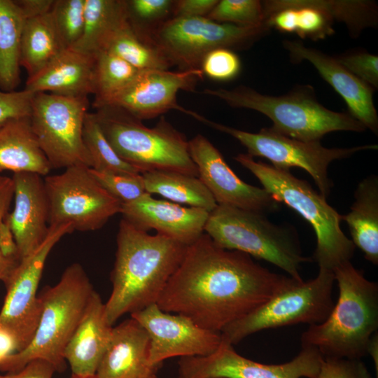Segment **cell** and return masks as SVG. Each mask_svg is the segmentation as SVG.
Returning a JSON list of instances; mask_svg holds the SVG:
<instances>
[{
	"mask_svg": "<svg viewBox=\"0 0 378 378\" xmlns=\"http://www.w3.org/2000/svg\"><path fill=\"white\" fill-rule=\"evenodd\" d=\"M293 278L271 272L250 255L218 246L204 233L184 256L160 296L163 311L220 332L285 287Z\"/></svg>",
	"mask_w": 378,
	"mask_h": 378,
	"instance_id": "cell-1",
	"label": "cell"
},
{
	"mask_svg": "<svg viewBox=\"0 0 378 378\" xmlns=\"http://www.w3.org/2000/svg\"><path fill=\"white\" fill-rule=\"evenodd\" d=\"M116 244L112 291L104 303L110 326L125 314L157 303L188 246L160 234H150L123 218Z\"/></svg>",
	"mask_w": 378,
	"mask_h": 378,
	"instance_id": "cell-2",
	"label": "cell"
},
{
	"mask_svg": "<svg viewBox=\"0 0 378 378\" xmlns=\"http://www.w3.org/2000/svg\"><path fill=\"white\" fill-rule=\"evenodd\" d=\"M339 295L327 318L309 326L302 347L316 349L323 358L360 360L378 328V284L351 261L333 270Z\"/></svg>",
	"mask_w": 378,
	"mask_h": 378,
	"instance_id": "cell-3",
	"label": "cell"
},
{
	"mask_svg": "<svg viewBox=\"0 0 378 378\" xmlns=\"http://www.w3.org/2000/svg\"><path fill=\"white\" fill-rule=\"evenodd\" d=\"M93 291L82 265L74 262L68 266L55 286H46L38 295L41 315L30 342L1 361L0 371L16 372L30 361L42 359L52 365L56 372H64V349Z\"/></svg>",
	"mask_w": 378,
	"mask_h": 378,
	"instance_id": "cell-4",
	"label": "cell"
},
{
	"mask_svg": "<svg viewBox=\"0 0 378 378\" xmlns=\"http://www.w3.org/2000/svg\"><path fill=\"white\" fill-rule=\"evenodd\" d=\"M202 93L233 108L256 111L272 120L270 127L276 132L303 141H320L326 134L336 131L366 130L349 113L336 112L320 104L309 85L295 88L281 96L263 94L242 85L231 90L205 89Z\"/></svg>",
	"mask_w": 378,
	"mask_h": 378,
	"instance_id": "cell-5",
	"label": "cell"
},
{
	"mask_svg": "<svg viewBox=\"0 0 378 378\" xmlns=\"http://www.w3.org/2000/svg\"><path fill=\"white\" fill-rule=\"evenodd\" d=\"M234 158L258 179L276 202L286 204L312 225L316 237L313 257L319 269L333 271L351 260L356 247L342 230L341 215L307 181L295 177L290 170L256 162L247 153Z\"/></svg>",
	"mask_w": 378,
	"mask_h": 378,
	"instance_id": "cell-6",
	"label": "cell"
},
{
	"mask_svg": "<svg viewBox=\"0 0 378 378\" xmlns=\"http://www.w3.org/2000/svg\"><path fill=\"white\" fill-rule=\"evenodd\" d=\"M94 112L106 139L125 162L141 174L172 171L198 177L188 141L164 116L153 127L120 108L103 106Z\"/></svg>",
	"mask_w": 378,
	"mask_h": 378,
	"instance_id": "cell-7",
	"label": "cell"
},
{
	"mask_svg": "<svg viewBox=\"0 0 378 378\" xmlns=\"http://www.w3.org/2000/svg\"><path fill=\"white\" fill-rule=\"evenodd\" d=\"M204 232L218 246L265 260L299 281L302 264L311 261L303 255L297 233L270 222L263 213L218 204Z\"/></svg>",
	"mask_w": 378,
	"mask_h": 378,
	"instance_id": "cell-8",
	"label": "cell"
},
{
	"mask_svg": "<svg viewBox=\"0 0 378 378\" xmlns=\"http://www.w3.org/2000/svg\"><path fill=\"white\" fill-rule=\"evenodd\" d=\"M333 272L319 269L308 281L292 279L253 312L224 328L221 338L233 346L257 332L283 326L323 322L333 306Z\"/></svg>",
	"mask_w": 378,
	"mask_h": 378,
	"instance_id": "cell-9",
	"label": "cell"
},
{
	"mask_svg": "<svg viewBox=\"0 0 378 378\" xmlns=\"http://www.w3.org/2000/svg\"><path fill=\"white\" fill-rule=\"evenodd\" d=\"M188 115L197 120L239 141L251 157H261L270 160L278 169L290 170L299 167L306 171L326 198L330 193L332 183L328 176L331 162L352 156L366 150H375L377 145L368 144L349 148H326L320 141H303L281 134L271 127L262 128L253 133L207 119L191 110Z\"/></svg>",
	"mask_w": 378,
	"mask_h": 378,
	"instance_id": "cell-10",
	"label": "cell"
},
{
	"mask_svg": "<svg viewBox=\"0 0 378 378\" xmlns=\"http://www.w3.org/2000/svg\"><path fill=\"white\" fill-rule=\"evenodd\" d=\"M270 29L265 23L241 27L206 17H172L151 30L148 37L173 66L183 71L201 69L204 57L215 49L247 48Z\"/></svg>",
	"mask_w": 378,
	"mask_h": 378,
	"instance_id": "cell-11",
	"label": "cell"
},
{
	"mask_svg": "<svg viewBox=\"0 0 378 378\" xmlns=\"http://www.w3.org/2000/svg\"><path fill=\"white\" fill-rule=\"evenodd\" d=\"M88 97L34 93L29 116L32 130L52 169L82 165L92 167L83 129Z\"/></svg>",
	"mask_w": 378,
	"mask_h": 378,
	"instance_id": "cell-12",
	"label": "cell"
},
{
	"mask_svg": "<svg viewBox=\"0 0 378 378\" xmlns=\"http://www.w3.org/2000/svg\"><path fill=\"white\" fill-rule=\"evenodd\" d=\"M49 204V226L70 224L74 230L101 229L122 204L93 177L90 167L76 165L43 177Z\"/></svg>",
	"mask_w": 378,
	"mask_h": 378,
	"instance_id": "cell-13",
	"label": "cell"
},
{
	"mask_svg": "<svg viewBox=\"0 0 378 378\" xmlns=\"http://www.w3.org/2000/svg\"><path fill=\"white\" fill-rule=\"evenodd\" d=\"M74 232L70 224L49 226V232L41 246L20 260L4 282L6 293L0 311V326L15 337L18 351L30 342L41 315L37 290L46 261L56 244Z\"/></svg>",
	"mask_w": 378,
	"mask_h": 378,
	"instance_id": "cell-14",
	"label": "cell"
},
{
	"mask_svg": "<svg viewBox=\"0 0 378 378\" xmlns=\"http://www.w3.org/2000/svg\"><path fill=\"white\" fill-rule=\"evenodd\" d=\"M323 357L313 347H302L291 360L265 364L239 354L223 340L212 354L181 358L178 378H316Z\"/></svg>",
	"mask_w": 378,
	"mask_h": 378,
	"instance_id": "cell-15",
	"label": "cell"
},
{
	"mask_svg": "<svg viewBox=\"0 0 378 378\" xmlns=\"http://www.w3.org/2000/svg\"><path fill=\"white\" fill-rule=\"evenodd\" d=\"M130 317L148 335L151 365H162L174 357L207 356L221 342L220 332L203 328L184 315L164 312L156 303L131 314Z\"/></svg>",
	"mask_w": 378,
	"mask_h": 378,
	"instance_id": "cell-16",
	"label": "cell"
},
{
	"mask_svg": "<svg viewBox=\"0 0 378 378\" xmlns=\"http://www.w3.org/2000/svg\"><path fill=\"white\" fill-rule=\"evenodd\" d=\"M188 151L197 168L198 178L217 204L263 214L278 209L279 203L266 190L243 181L221 153L202 134H198L188 141Z\"/></svg>",
	"mask_w": 378,
	"mask_h": 378,
	"instance_id": "cell-17",
	"label": "cell"
},
{
	"mask_svg": "<svg viewBox=\"0 0 378 378\" xmlns=\"http://www.w3.org/2000/svg\"><path fill=\"white\" fill-rule=\"evenodd\" d=\"M203 76L201 69L140 71L103 106L120 108L141 121L170 110L185 113L186 108L177 102V93L179 90L194 92L197 81Z\"/></svg>",
	"mask_w": 378,
	"mask_h": 378,
	"instance_id": "cell-18",
	"label": "cell"
},
{
	"mask_svg": "<svg viewBox=\"0 0 378 378\" xmlns=\"http://www.w3.org/2000/svg\"><path fill=\"white\" fill-rule=\"evenodd\" d=\"M291 61H307L344 100L349 114L373 133L378 132V115L373 102L374 89L345 69L335 57L298 40H284Z\"/></svg>",
	"mask_w": 378,
	"mask_h": 378,
	"instance_id": "cell-19",
	"label": "cell"
},
{
	"mask_svg": "<svg viewBox=\"0 0 378 378\" xmlns=\"http://www.w3.org/2000/svg\"><path fill=\"white\" fill-rule=\"evenodd\" d=\"M120 214L123 219L141 230H155L158 234L189 246L204 234L209 213L155 199L146 192L133 202L122 204Z\"/></svg>",
	"mask_w": 378,
	"mask_h": 378,
	"instance_id": "cell-20",
	"label": "cell"
},
{
	"mask_svg": "<svg viewBox=\"0 0 378 378\" xmlns=\"http://www.w3.org/2000/svg\"><path fill=\"white\" fill-rule=\"evenodd\" d=\"M44 176L13 174L14 208L5 218L15 238L20 260L31 255L49 232V204Z\"/></svg>",
	"mask_w": 378,
	"mask_h": 378,
	"instance_id": "cell-21",
	"label": "cell"
},
{
	"mask_svg": "<svg viewBox=\"0 0 378 378\" xmlns=\"http://www.w3.org/2000/svg\"><path fill=\"white\" fill-rule=\"evenodd\" d=\"M161 365L149 362V338L133 318L113 328L108 348L98 366L97 378H157Z\"/></svg>",
	"mask_w": 378,
	"mask_h": 378,
	"instance_id": "cell-22",
	"label": "cell"
},
{
	"mask_svg": "<svg viewBox=\"0 0 378 378\" xmlns=\"http://www.w3.org/2000/svg\"><path fill=\"white\" fill-rule=\"evenodd\" d=\"M112 332V326L106 320L104 303L94 290L63 353L73 376H95L111 342Z\"/></svg>",
	"mask_w": 378,
	"mask_h": 378,
	"instance_id": "cell-23",
	"label": "cell"
},
{
	"mask_svg": "<svg viewBox=\"0 0 378 378\" xmlns=\"http://www.w3.org/2000/svg\"><path fill=\"white\" fill-rule=\"evenodd\" d=\"M94 55L65 48L36 75L27 78L24 90L66 97L93 94Z\"/></svg>",
	"mask_w": 378,
	"mask_h": 378,
	"instance_id": "cell-24",
	"label": "cell"
},
{
	"mask_svg": "<svg viewBox=\"0 0 378 378\" xmlns=\"http://www.w3.org/2000/svg\"><path fill=\"white\" fill-rule=\"evenodd\" d=\"M52 167L32 130L29 118L13 119L0 127V174L31 172L47 176Z\"/></svg>",
	"mask_w": 378,
	"mask_h": 378,
	"instance_id": "cell-25",
	"label": "cell"
},
{
	"mask_svg": "<svg viewBox=\"0 0 378 378\" xmlns=\"http://www.w3.org/2000/svg\"><path fill=\"white\" fill-rule=\"evenodd\" d=\"M350 211L341 215L349 227L351 241L374 265L378 264V177L363 178L354 192Z\"/></svg>",
	"mask_w": 378,
	"mask_h": 378,
	"instance_id": "cell-26",
	"label": "cell"
},
{
	"mask_svg": "<svg viewBox=\"0 0 378 378\" xmlns=\"http://www.w3.org/2000/svg\"><path fill=\"white\" fill-rule=\"evenodd\" d=\"M26 18L16 0H0V90L15 91L21 82L20 52Z\"/></svg>",
	"mask_w": 378,
	"mask_h": 378,
	"instance_id": "cell-27",
	"label": "cell"
},
{
	"mask_svg": "<svg viewBox=\"0 0 378 378\" xmlns=\"http://www.w3.org/2000/svg\"><path fill=\"white\" fill-rule=\"evenodd\" d=\"M64 49L50 11L26 18L21 39L20 64L28 78L41 71Z\"/></svg>",
	"mask_w": 378,
	"mask_h": 378,
	"instance_id": "cell-28",
	"label": "cell"
},
{
	"mask_svg": "<svg viewBox=\"0 0 378 378\" xmlns=\"http://www.w3.org/2000/svg\"><path fill=\"white\" fill-rule=\"evenodd\" d=\"M146 192L158 194L176 204L204 209L210 213L216 206L214 197L201 180L172 171H150L141 174Z\"/></svg>",
	"mask_w": 378,
	"mask_h": 378,
	"instance_id": "cell-29",
	"label": "cell"
},
{
	"mask_svg": "<svg viewBox=\"0 0 378 378\" xmlns=\"http://www.w3.org/2000/svg\"><path fill=\"white\" fill-rule=\"evenodd\" d=\"M100 51L115 55L141 71L169 70L173 66L150 38L133 28L129 16L108 36Z\"/></svg>",
	"mask_w": 378,
	"mask_h": 378,
	"instance_id": "cell-30",
	"label": "cell"
},
{
	"mask_svg": "<svg viewBox=\"0 0 378 378\" xmlns=\"http://www.w3.org/2000/svg\"><path fill=\"white\" fill-rule=\"evenodd\" d=\"M127 18L126 0H85L83 32L71 48L94 55L108 36Z\"/></svg>",
	"mask_w": 378,
	"mask_h": 378,
	"instance_id": "cell-31",
	"label": "cell"
},
{
	"mask_svg": "<svg viewBox=\"0 0 378 378\" xmlns=\"http://www.w3.org/2000/svg\"><path fill=\"white\" fill-rule=\"evenodd\" d=\"M139 70L124 59L106 51L94 55L93 85L94 108L126 87L139 74Z\"/></svg>",
	"mask_w": 378,
	"mask_h": 378,
	"instance_id": "cell-32",
	"label": "cell"
},
{
	"mask_svg": "<svg viewBox=\"0 0 378 378\" xmlns=\"http://www.w3.org/2000/svg\"><path fill=\"white\" fill-rule=\"evenodd\" d=\"M83 139L92 161V169L116 174H141L117 155L104 134L94 112H88L85 116Z\"/></svg>",
	"mask_w": 378,
	"mask_h": 378,
	"instance_id": "cell-33",
	"label": "cell"
},
{
	"mask_svg": "<svg viewBox=\"0 0 378 378\" xmlns=\"http://www.w3.org/2000/svg\"><path fill=\"white\" fill-rule=\"evenodd\" d=\"M85 6V0H54L50 14L65 48H73L82 36Z\"/></svg>",
	"mask_w": 378,
	"mask_h": 378,
	"instance_id": "cell-34",
	"label": "cell"
},
{
	"mask_svg": "<svg viewBox=\"0 0 378 378\" xmlns=\"http://www.w3.org/2000/svg\"><path fill=\"white\" fill-rule=\"evenodd\" d=\"M206 18L216 22L241 27L265 24L262 3L259 0H220Z\"/></svg>",
	"mask_w": 378,
	"mask_h": 378,
	"instance_id": "cell-35",
	"label": "cell"
},
{
	"mask_svg": "<svg viewBox=\"0 0 378 378\" xmlns=\"http://www.w3.org/2000/svg\"><path fill=\"white\" fill-rule=\"evenodd\" d=\"M90 172L98 183L122 204L133 202L146 193L141 174H116L92 168H90Z\"/></svg>",
	"mask_w": 378,
	"mask_h": 378,
	"instance_id": "cell-36",
	"label": "cell"
},
{
	"mask_svg": "<svg viewBox=\"0 0 378 378\" xmlns=\"http://www.w3.org/2000/svg\"><path fill=\"white\" fill-rule=\"evenodd\" d=\"M129 20L136 30L146 29L139 32L144 36L160 24L167 20L172 13L174 1L172 0H128L126 1Z\"/></svg>",
	"mask_w": 378,
	"mask_h": 378,
	"instance_id": "cell-37",
	"label": "cell"
},
{
	"mask_svg": "<svg viewBox=\"0 0 378 378\" xmlns=\"http://www.w3.org/2000/svg\"><path fill=\"white\" fill-rule=\"evenodd\" d=\"M240 69L241 62L238 55L227 48L211 51L204 57L201 65L204 76L220 81L233 79Z\"/></svg>",
	"mask_w": 378,
	"mask_h": 378,
	"instance_id": "cell-38",
	"label": "cell"
},
{
	"mask_svg": "<svg viewBox=\"0 0 378 378\" xmlns=\"http://www.w3.org/2000/svg\"><path fill=\"white\" fill-rule=\"evenodd\" d=\"M337 60L356 77L372 87L378 88V57L365 51L344 54Z\"/></svg>",
	"mask_w": 378,
	"mask_h": 378,
	"instance_id": "cell-39",
	"label": "cell"
},
{
	"mask_svg": "<svg viewBox=\"0 0 378 378\" xmlns=\"http://www.w3.org/2000/svg\"><path fill=\"white\" fill-rule=\"evenodd\" d=\"M33 95L24 89L13 92L0 90V127L13 119L29 118Z\"/></svg>",
	"mask_w": 378,
	"mask_h": 378,
	"instance_id": "cell-40",
	"label": "cell"
},
{
	"mask_svg": "<svg viewBox=\"0 0 378 378\" xmlns=\"http://www.w3.org/2000/svg\"><path fill=\"white\" fill-rule=\"evenodd\" d=\"M316 378H372L360 360L323 358Z\"/></svg>",
	"mask_w": 378,
	"mask_h": 378,
	"instance_id": "cell-41",
	"label": "cell"
},
{
	"mask_svg": "<svg viewBox=\"0 0 378 378\" xmlns=\"http://www.w3.org/2000/svg\"><path fill=\"white\" fill-rule=\"evenodd\" d=\"M13 182L11 177L0 174V225L8 213L13 199ZM20 260L6 258L0 249V281L4 282Z\"/></svg>",
	"mask_w": 378,
	"mask_h": 378,
	"instance_id": "cell-42",
	"label": "cell"
},
{
	"mask_svg": "<svg viewBox=\"0 0 378 378\" xmlns=\"http://www.w3.org/2000/svg\"><path fill=\"white\" fill-rule=\"evenodd\" d=\"M218 0L174 1L172 17H206Z\"/></svg>",
	"mask_w": 378,
	"mask_h": 378,
	"instance_id": "cell-43",
	"label": "cell"
},
{
	"mask_svg": "<svg viewBox=\"0 0 378 378\" xmlns=\"http://www.w3.org/2000/svg\"><path fill=\"white\" fill-rule=\"evenodd\" d=\"M55 372V368L48 361L36 359L16 372L7 373L3 378H52Z\"/></svg>",
	"mask_w": 378,
	"mask_h": 378,
	"instance_id": "cell-44",
	"label": "cell"
},
{
	"mask_svg": "<svg viewBox=\"0 0 378 378\" xmlns=\"http://www.w3.org/2000/svg\"><path fill=\"white\" fill-rule=\"evenodd\" d=\"M0 249L6 258L20 260L15 240L6 218L0 225Z\"/></svg>",
	"mask_w": 378,
	"mask_h": 378,
	"instance_id": "cell-45",
	"label": "cell"
},
{
	"mask_svg": "<svg viewBox=\"0 0 378 378\" xmlns=\"http://www.w3.org/2000/svg\"><path fill=\"white\" fill-rule=\"evenodd\" d=\"M26 18L47 13L51 10L54 0H16Z\"/></svg>",
	"mask_w": 378,
	"mask_h": 378,
	"instance_id": "cell-46",
	"label": "cell"
},
{
	"mask_svg": "<svg viewBox=\"0 0 378 378\" xmlns=\"http://www.w3.org/2000/svg\"><path fill=\"white\" fill-rule=\"evenodd\" d=\"M17 351L18 346L15 337L0 326V362Z\"/></svg>",
	"mask_w": 378,
	"mask_h": 378,
	"instance_id": "cell-47",
	"label": "cell"
},
{
	"mask_svg": "<svg viewBox=\"0 0 378 378\" xmlns=\"http://www.w3.org/2000/svg\"><path fill=\"white\" fill-rule=\"evenodd\" d=\"M368 354H370L371 357L372 358L377 374V370H378V335L377 332H376L373 336L371 337V340L370 341L368 348Z\"/></svg>",
	"mask_w": 378,
	"mask_h": 378,
	"instance_id": "cell-48",
	"label": "cell"
},
{
	"mask_svg": "<svg viewBox=\"0 0 378 378\" xmlns=\"http://www.w3.org/2000/svg\"><path fill=\"white\" fill-rule=\"evenodd\" d=\"M71 378H97L96 376H92V377H76V376H71Z\"/></svg>",
	"mask_w": 378,
	"mask_h": 378,
	"instance_id": "cell-49",
	"label": "cell"
},
{
	"mask_svg": "<svg viewBox=\"0 0 378 378\" xmlns=\"http://www.w3.org/2000/svg\"><path fill=\"white\" fill-rule=\"evenodd\" d=\"M4 375H0V378H3Z\"/></svg>",
	"mask_w": 378,
	"mask_h": 378,
	"instance_id": "cell-50",
	"label": "cell"
}]
</instances>
